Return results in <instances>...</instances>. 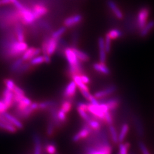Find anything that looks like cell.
<instances>
[{"label":"cell","instance_id":"cell-20","mask_svg":"<svg viewBox=\"0 0 154 154\" xmlns=\"http://www.w3.org/2000/svg\"><path fill=\"white\" fill-rule=\"evenodd\" d=\"M72 48L75 53L78 59L81 62H88L89 61L90 57L87 53L81 50L77 49L75 47H72Z\"/></svg>","mask_w":154,"mask_h":154},{"label":"cell","instance_id":"cell-46","mask_svg":"<svg viewBox=\"0 0 154 154\" xmlns=\"http://www.w3.org/2000/svg\"><path fill=\"white\" fill-rule=\"evenodd\" d=\"M79 77L81 78V79L82 81L84 83L88 85L89 83L90 82V78L87 75H85L83 73L80 74Z\"/></svg>","mask_w":154,"mask_h":154},{"label":"cell","instance_id":"cell-18","mask_svg":"<svg viewBox=\"0 0 154 154\" xmlns=\"http://www.w3.org/2000/svg\"><path fill=\"white\" fill-rule=\"evenodd\" d=\"M93 68L95 71L105 75H109L110 73V70L108 67L106 66L105 63H95L93 65Z\"/></svg>","mask_w":154,"mask_h":154},{"label":"cell","instance_id":"cell-14","mask_svg":"<svg viewBox=\"0 0 154 154\" xmlns=\"http://www.w3.org/2000/svg\"><path fill=\"white\" fill-rule=\"evenodd\" d=\"M14 29L15 35L17 41L20 42L25 41V35L23 25H22L20 22H18L14 25Z\"/></svg>","mask_w":154,"mask_h":154},{"label":"cell","instance_id":"cell-1","mask_svg":"<svg viewBox=\"0 0 154 154\" xmlns=\"http://www.w3.org/2000/svg\"><path fill=\"white\" fill-rule=\"evenodd\" d=\"M85 147L83 154H111L112 149L106 132L102 130L94 131Z\"/></svg>","mask_w":154,"mask_h":154},{"label":"cell","instance_id":"cell-25","mask_svg":"<svg viewBox=\"0 0 154 154\" xmlns=\"http://www.w3.org/2000/svg\"><path fill=\"white\" fill-rule=\"evenodd\" d=\"M88 125V126L91 128V129L94 131H97L101 130L102 128V125L101 122L99 121H97L96 119H91L86 123Z\"/></svg>","mask_w":154,"mask_h":154},{"label":"cell","instance_id":"cell-22","mask_svg":"<svg viewBox=\"0 0 154 154\" xmlns=\"http://www.w3.org/2000/svg\"><path fill=\"white\" fill-rule=\"evenodd\" d=\"M154 28V20L151 21L147 23L146 24V25L143 27L142 29H140V35L142 37H146L149 32L151 31V29Z\"/></svg>","mask_w":154,"mask_h":154},{"label":"cell","instance_id":"cell-4","mask_svg":"<svg viewBox=\"0 0 154 154\" xmlns=\"http://www.w3.org/2000/svg\"><path fill=\"white\" fill-rule=\"evenodd\" d=\"M38 109V103L37 102L32 103L29 106L22 110H14L17 118L25 119L29 118L33 112Z\"/></svg>","mask_w":154,"mask_h":154},{"label":"cell","instance_id":"cell-26","mask_svg":"<svg viewBox=\"0 0 154 154\" xmlns=\"http://www.w3.org/2000/svg\"><path fill=\"white\" fill-rule=\"evenodd\" d=\"M0 128L12 134L16 133L17 131L16 127L12 125L11 123H4L2 122H0Z\"/></svg>","mask_w":154,"mask_h":154},{"label":"cell","instance_id":"cell-24","mask_svg":"<svg viewBox=\"0 0 154 154\" xmlns=\"http://www.w3.org/2000/svg\"><path fill=\"white\" fill-rule=\"evenodd\" d=\"M57 105V102L53 100H46L41 102L38 103V109L41 110H45L49 109L51 107H53Z\"/></svg>","mask_w":154,"mask_h":154},{"label":"cell","instance_id":"cell-8","mask_svg":"<svg viewBox=\"0 0 154 154\" xmlns=\"http://www.w3.org/2000/svg\"><path fill=\"white\" fill-rule=\"evenodd\" d=\"M77 88V85L73 81L69 83L68 85L66 86L63 93V95L65 99L70 100L72 101V99L74 98L76 94Z\"/></svg>","mask_w":154,"mask_h":154},{"label":"cell","instance_id":"cell-34","mask_svg":"<svg viewBox=\"0 0 154 154\" xmlns=\"http://www.w3.org/2000/svg\"><path fill=\"white\" fill-rule=\"evenodd\" d=\"M55 128H56V126H55V124L50 119L48 123V126H47V129H46L47 135L49 137L53 136L54 133V131H55Z\"/></svg>","mask_w":154,"mask_h":154},{"label":"cell","instance_id":"cell-44","mask_svg":"<svg viewBox=\"0 0 154 154\" xmlns=\"http://www.w3.org/2000/svg\"><path fill=\"white\" fill-rule=\"evenodd\" d=\"M8 107L2 100H0V114H4L8 110Z\"/></svg>","mask_w":154,"mask_h":154},{"label":"cell","instance_id":"cell-13","mask_svg":"<svg viewBox=\"0 0 154 154\" xmlns=\"http://www.w3.org/2000/svg\"><path fill=\"white\" fill-rule=\"evenodd\" d=\"M3 115L7 119V120L10 122V123L14 126L16 127L17 129L21 130L23 128V125L22 122L20 121L18 118L14 116H13L8 112H5L3 114Z\"/></svg>","mask_w":154,"mask_h":154},{"label":"cell","instance_id":"cell-37","mask_svg":"<svg viewBox=\"0 0 154 154\" xmlns=\"http://www.w3.org/2000/svg\"><path fill=\"white\" fill-rule=\"evenodd\" d=\"M67 114L65 112H63L61 109H58L57 111V117L60 121L61 122V123H63L66 121L67 119Z\"/></svg>","mask_w":154,"mask_h":154},{"label":"cell","instance_id":"cell-36","mask_svg":"<svg viewBox=\"0 0 154 154\" xmlns=\"http://www.w3.org/2000/svg\"><path fill=\"white\" fill-rule=\"evenodd\" d=\"M119 154H128V151L130 147V143H119Z\"/></svg>","mask_w":154,"mask_h":154},{"label":"cell","instance_id":"cell-27","mask_svg":"<svg viewBox=\"0 0 154 154\" xmlns=\"http://www.w3.org/2000/svg\"><path fill=\"white\" fill-rule=\"evenodd\" d=\"M61 110L63 112H65L66 114L69 113L72 109V102L70 100L66 99L62 102L61 103Z\"/></svg>","mask_w":154,"mask_h":154},{"label":"cell","instance_id":"cell-2","mask_svg":"<svg viewBox=\"0 0 154 154\" xmlns=\"http://www.w3.org/2000/svg\"><path fill=\"white\" fill-rule=\"evenodd\" d=\"M59 39H55L50 37L45 39L42 42L41 51L44 55L51 56L54 54L58 46Z\"/></svg>","mask_w":154,"mask_h":154},{"label":"cell","instance_id":"cell-17","mask_svg":"<svg viewBox=\"0 0 154 154\" xmlns=\"http://www.w3.org/2000/svg\"><path fill=\"white\" fill-rule=\"evenodd\" d=\"M107 4L109 7L110 8V9L111 10V11H112L114 15L118 19L121 20L123 18V13H122L121 11L119 9L118 6L116 5V4L112 0H108Z\"/></svg>","mask_w":154,"mask_h":154},{"label":"cell","instance_id":"cell-6","mask_svg":"<svg viewBox=\"0 0 154 154\" xmlns=\"http://www.w3.org/2000/svg\"><path fill=\"white\" fill-rule=\"evenodd\" d=\"M35 20H39L48 13V8L42 3L35 4L32 8Z\"/></svg>","mask_w":154,"mask_h":154},{"label":"cell","instance_id":"cell-5","mask_svg":"<svg viewBox=\"0 0 154 154\" xmlns=\"http://www.w3.org/2000/svg\"><path fill=\"white\" fill-rule=\"evenodd\" d=\"M93 131L91 129V128L88 126V125L85 123L82 128L80 131L76 133L72 138V140L74 142H78L81 140L88 138L91 134V133Z\"/></svg>","mask_w":154,"mask_h":154},{"label":"cell","instance_id":"cell-42","mask_svg":"<svg viewBox=\"0 0 154 154\" xmlns=\"http://www.w3.org/2000/svg\"><path fill=\"white\" fill-rule=\"evenodd\" d=\"M12 91L14 95H17V96L25 95V91L22 90V88L17 86L16 85Z\"/></svg>","mask_w":154,"mask_h":154},{"label":"cell","instance_id":"cell-38","mask_svg":"<svg viewBox=\"0 0 154 154\" xmlns=\"http://www.w3.org/2000/svg\"><path fill=\"white\" fill-rule=\"evenodd\" d=\"M4 84L5 85L6 88L13 91V90L16 86V84L11 79H5L4 81Z\"/></svg>","mask_w":154,"mask_h":154},{"label":"cell","instance_id":"cell-49","mask_svg":"<svg viewBox=\"0 0 154 154\" xmlns=\"http://www.w3.org/2000/svg\"><path fill=\"white\" fill-rule=\"evenodd\" d=\"M2 5V4H1V1H0V6Z\"/></svg>","mask_w":154,"mask_h":154},{"label":"cell","instance_id":"cell-28","mask_svg":"<svg viewBox=\"0 0 154 154\" xmlns=\"http://www.w3.org/2000/svg\"><path fill=\"white\" fill-rule=\"evenodd\" d=\"M109 131H110L111 138L112 142L114 144H118V134L116 132V127L112 125H109Z\"/></svg>","mask_w":154,"mask_h":154},{"label":"cell","instance_id":"cell-50","mask_svg":"<svg viewBox=\"0 0 154 154\" xmlns=\"http://www.w3.org/2000/svg\"><path fill=\"white\" fill-rule=\"evenodd\" d=\"M58 154V153H57H57H56V154Z\"/></svg>","mask_w":154,"mask_h":154},{"label":"cell","instance_id":"cell-35","mask_svg":"<svg viewBox=\"0 0 154 154\" xmlns=\"http://www.w3.org/2000/svg\"><path fill=\"white\" fill-rule=\"evenodd\" d=\"M45 150L48 154H55L57 153V148L55 144L54 143H47L45 146Z\"/></svg>","mask_w":154,"mask_h":154},{"label":"cell","instance_id":"cell-47","mask_svg":"<svg viewBox=\"0 0 154 154\" xmlns=\"http://www.w3.org/2000/svg\"><path fill=\"white\" fill-rule=\"evenodd\" d=\"M2 5H5L9 4H13L16 1V0H0Z\"/></svg>","mask_w":154,"mask_h":154},{"label":"cell","instance_id":"cell-29","mask_svg":"<svg viewBox=\"0 0 154 154\" xmlns=\"http://www.w3.org/2000/svg\"><path fill=\"white\" fill-rule=\"evenodd\" d=\"M25 61L22 60V58H18L14 61L11 66V71L13 72H16L17 71L20 69Z\"/></svg>","mask_w":154,"mask_h":154},{"label":"cell","instance_id":"cell-12","mask_svg":"<svg viewBox=\"0 0 154 154\" xmlns=\"http://www.w3.org/2000/svg\"><path fill=\"white\" fill-rule=\"evenodd\" d=\"M2 100L5 103L8 109H10L14 105V94L13 91L5 88L3 91Z\"/></svg>","mask_w":154,"mask_h":154},{"label":"cell","instance_id":"cell-11","mask_svg":"<svg viewBox=\"0 0 154 154\" xmlns=\"http://www.w3.org/2000/svg\"><path fill=\"white\" fill-rule=\"evenodd\" d=\"M116 90V86H110L104 90L98 91L95 93L94 96L97 99H104L106 97L114 93Z\"/></svg>","mask_w":154,"mask_h":154},{"label":"cell","instance_id":"cell-3","mask_svg":"<svg viewBox=\"0 0 154 154\" xmlns=\"http://www.w3.org/2000/svg\"><path fill=\"white\" fill-rule=\"evenodd\" d=\"M20 15V22L23 25H31L36 21L32 9L24 7L21 11H18Z\"/></svg>","mask_w":154,"mask_h":154},{"label":"cell","instance_id":"cell-51","mask_svg":"<svg viewBox=\"0 0 154 154\" xmlns=\"http://www.w3.org/2000/svg\"><path fill=\"white\" fill-rule=\"evenodd\" d=\"M118 154H119V153H118Z\"/></svg>","mask_w":154,"mask_h":154},{"label":"cell","instance_id":"cell-40","mask_svg":"<svg viewBox=\"0 0 154 154\" xmlns=\"http://www.w3.org/2000/svg\"><path fill=\"white\" fill-rule=\"evenodd\" d=\"M105 122L109 126L112 125L113 123V118L110 111L106 112L105 114Z\"/></svg>","mask_w":154,"mask_h":154},{"label":"cell","instance_id":"cell-16","mask_svg":"<svg viewBox=\"0 0 154 154\" xmlns=\"http://www.w3.org/2000/svg\"><path fill=\"white\" fill-rule=\"evenodd\" d=\"M98 47L99 50V61L100 62L105 63L106 60V51L105 50L104 39L100 37L98 39Z\"/></svg>","mask_w":154,"mask_h":154},{"label":"cell","instance_id":"cell-7","mask_svg":"<svg viewBox=\"0 0 154 154\" xmlns=\"http://www.w3.org/2000/svg\"><path fill=\"white\" fill-rule=\"evenodd\" d=\"M149 15V9L146 8H142L138 13L137 18V26L140 30L146 25Z\"/></svg>","mask_w":154,"mask_h":154},{"label":"cell","instance_id":"cell-32","mask_svg":"<svg viewBox=\"0 0 154 154\" xmlns=\"http://www.w3.org/2000/svg\"><path fill=\"white\" fill-rule=\"evenodd\" d=\"M107 34L111 39H115L121 37L122 35V33L119 29H114L110 30L109 32L107 33Z\"/></svg>","mask_w":154,"mask_h":154},{"label":"cell","instance_id":"cell-39","mask_svg":"<svg viewBox=\"0 0 154 154\" xmlns=\"http://www.w3.org/2000/svg\"><path fill=\"white\" fill-rule=\"evenodd\" d=\"M31 66H32L31 65V64L30 63H23L21 66L20 67V69L17 71L16 72L18 74H23L25 72L28 71L30 69Z\"/></svg>","mask_w":154,"mask_h":154},{"label":"cell","instance_id":"cell-31","mask_svg":"<svg viewBox=\"0 0 154 154\" xmlns=\"http://www.w3.org/2000/svg\"><path fill=\"white\" fill-rule=\"evenodd\" d=\"M77 111H78L79 115L86 123L88 122L91 119V118L89 116V114H88V111L84 110L81 108H79V107H77Z\"/></svg>","mask_w":154,"mask_h":154},{"label":"cell","instance_id":"cell-15","mask_svg":"<svg viewBox=\"0 0 154 154\" xmlns=\"http://www.w3.org/2000/svg\"><path fill=\"white\" fill-rule=\"evenodd\" d=\"M33 142L34 144V154H42V146L41 139L38 134H34L33 135Z\"/></svg>","mask_w":154,"mask_h":154},{"label":"cell","instance_id":"cell-21","mask_svg":"<svg viewBox=\"0 0 154 154\" xmlns=\"http://www.w3.org/2000/svg\"><path fill=\"white\" fill-rule=\"evenodd\" d=\"M72 81L75 83L77 85V88H79V90H89L88 86L86 84L83 82L82 81L81 79V78L79 77V75H74L71 77Z\"/></svg>","mask_w":154,"mask_h":154},{"label":"cell","instance_id":"cell-10","mask_svg":"<svg viewBox=\"0 0 154 154\" xmlns=\"http://www.w3.org/2000/svg\"><path fill=\"white\" fill-rule=\"evenodd\" d=\"M41 52V49L39 48H35L33 47L28 48L22 54V60L24 61L30 60L33 57L39 55Z\"/></svg>","mask_w":154,"mask_h":154},{"label":"cell","instance_id":"cell-30","mask_svg":"<svg viewBox=\"0 0 154 154\" xmlns=\"http://www.w3.org/2000/svg\"><path fill=\"white\" fill-rule=\"evenodd\" d=\"M43 63H44V58L42 55L35 56L30 60V63L32 66H37Z\"/></svg>","mask_w":154,"mask_h":154},{"label":"cell","instance_id":"cell-41","mask_svg":"<svg viewBox=\"0 0 154 154\" xmlns=\"http://www.w3.org/2000/svg\"><path fill=\"white\" fill-rule=\"evenodd\" d=\"M104 41H105V50H106L107 53H109L110 52V49H111V39L110 38V37L107 34L106 35Z\"/></svg>","mask_w":154,"mask_h":154},{"label":"cell","instance_id":"cell-9","mask_svg":"<svg viewBox=\"0 0 154 154\" xmlns=\"http://www.w3.org/2000/svg\"><path fill=\"white\" fill-rule=\"evenodd\" d=\"M82 20V16L77 14L66 18L63 22V25L66 28H72L79 24Z\"/></svg>","mask_w":154,"mask_h":154},{"label":"cell","instance_id":"cell-48","mask_svg":"<svg viewBox=\"0 0 154 154\" xmlns=\"http://www.w3.org/2000/svg\"><path fill=\"white\" fill-rule=\"evenodd\" d=\"M44 62L46 63H49L51 62V58L50 56L48 55H44Z\"/></svg>","mask_w":154,"mask_h":154},{"label":"cell","instance_id":"cell-19","mask_svg":"<svg viewBox=\"0 0 154 154\" xmlns=\"http://www.w3.org/2000/svg\"><path fill=\"white\" fill-rule=\"evenodd\" d=\"M104 102L107 105L110 111H113L116 110L119 107V100L116 98L106 99L104 102Z\"/></svg>","mask_w":154,"mask_h":154},{"label":"cell","instance_id":"cell-43","mask_svg":"<svg viewBox=\"0 0 154 154\" xmlns=\"http://www.w3.org/2000/svg\"><path fill=\"white\" fill-rule=\"evenodd\" d=\"M139 148H140V149L142 154H150L148 149H147L146 146H145V144L143 142H139Z\"/></svg>","mask_w":154,"mask_h":154},{"label":"cell","instance_id":"cell-45","mask_svg":"<svg viewBox=\"0 0 154 154\" xmlns=\"http://www.w3.org/2000/svg\"><path fill=\"white\" fill-rule=\"evenodd\" d=\"M81 93L82 94V95H83V97L86 98V99L88 100L89 98H90V97L92 95L91 93H90L89 90H80Z\"/></svg>","mask_w":154,"mask_h":154},{"label":"cell","instance_id":"cell-23","mask_svg":"<svg viewBox=\"0 0 154 154\" xmlns=\"http://www.w3.org/2000/svg\"><path fill=\"white\" fill-rule=\"evenodd\" d=\"M129 130V126L128 125L125 123L122 126L120 133L118 134V141L119 143H122L124 141V139L126 138L127 134Z\"/></svg>","mask_w":154,"mask_h":154},{"label":"cell","instance_id":"cell-33","mask_svg":"<svg viewBox=\"0 0 154 154\" xmlns=\"http://www.w3.org/2000/svg\"><path fill=\"white\" fill-rule=\"evenodd\" d=\"M66 28L65 26L61 27L51 34V37L55 39H60L61 36L66 32Z\"/></svg>","mask_w":154,"mask_h":154}]
</instances>
